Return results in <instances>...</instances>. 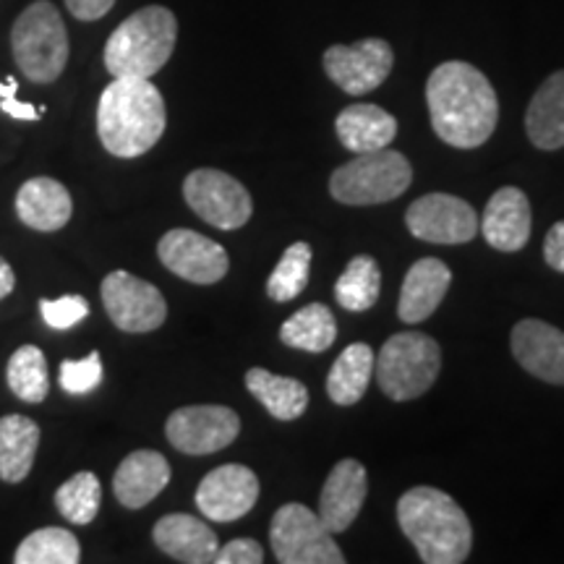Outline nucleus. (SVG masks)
I'll return each mask as SVG.
<instances>
[{"label": "nucleus", "instance_id": "nucleus-37", "mask_svg": "<svg viewBox=\"0 0 564 564\" xmlns=\"http://www.w3.org/2000/svg\"><path fill=\"white\" fill-rule=\"evenodd\" d=\"M544 259L552 270L564 274V220L554 223L544 238Z\"/></svg>", "mask_w": 564, "mask_h": 564}, {"label": "nucleus", "instance_id": "nucleus-6", "mask_svg": "<svg viewBox=\"0 0 564 564\" xmlns=\"http://www.w3.org/2000/svg\"><path fill=\"white\" fill-rule=\"evenodd\" d=\"M11 51L30 82L51 84L58 79L68 63V32L58 9L47 0H37L21 11L11 30Z\"/></svg>", "mask_w": 564, "mask_h": 564}, {"label": "nucleus", "instance_id": "nucleus-18", "mask_svg": "<svg viewBox=\"0 0 564 564\" xmlns=\"http://www.w3.org/2000/svg\"><path fill=\"white\" fill-rule=\"evenodd\" d=\"M369 491V478L366 468L352 457H345L329 470L327 481L319 494V518L329 533H343L358 518Z\"/></svg>", "mask_w": 564, "mask_h": 564}, {"label": "nucleus", "instance_id": "nucleus-40", "mask_svg": "<svg viewBox=\"0 0 564 564\" xmlns=\"http://www.w3.org/2000/svg\"><path fill=\"white\" fill-rule=\"evenodd\" d=\"M13 288H17V274H13L11 264L6 262V259H0V301H3L6 295H11Z\"/></svg>", "mask_w": 564, "mask_h": 564}, {"label": "nucleus", "instance_id": "nucleus-15", "mask_svg": "<svg viewBox=\"0 0 564 564\" xmlns=\"http://www.w3.org/2000/svg\"><path fill=\"white\" fill-rule=\"evenodd\" d=\"M259 499V478L246 465H220L202 478L196 507L215 523H232L253 510Z\"/></svg>", "mask_w": 564, "mask_h": 564}, {"label": "nucleus", "instance_id": "nucleus-17", "mask_svg": "<svg viewBox=\"0 0 564 564\" xmlns=\"http://www.w3.org/2000/svg\"><path fill=\"white\" fill-rule=\"evenodd\" d=\"M478 230L484 232L491 249L512 253L531 241L533 215L531 202L518 186H502L486 204L484 217H478Z\"/></svg>", "mask_w": 564, "mask_h": 564}, {"label": "nucleus", "instance_id": "nucleus-35", "mask_svg": "<svg viewBox=\"0 0 564 564\" xmlns=\"http://www.w3.org/2000/svg\"><path fill=\"white\" fill-rule=\"evenodd\" d=\"M42 319L53 329H70L89 314V303L84 295H63V299H42L40 301Z\"/></svg>", "mask_w": 564, "mask_h": 564}, {"label": "nucleus", "instance_id": "nucleus-14", "mask_svg": "<svg viewBox=\"0 0 564 564\" xmlns=\"http://www.w3.org/2000/svg\"><path fill=\"white\" fill-rule=\"evenodd\" d=\"M160 262L181 280L194 285H215L230 270L228 251L212 238L188 228H175L160 238Z\"/></svg>", "mask_w": 564, "mask_h": 564}, {"label": "nucleus", "instance_id": "nucleus-30", "mask_svg": "<svg viewBox=\"0 0 564 564\" xmlns=\"http://www.w3.org/2000/svg\"><path fill=\"white\" fill-rule=\"evenodd\" d=\"M17 564H76L82 560L79 541L66 528H40L17 549Z\"/></svg>", "mask_w": 564, "mask_h": 564}, {"label": "nucleus", "instance_id": "nucleus-9", "mask_svg": "<svg viewBox=\"0 0 564 564\" xmlns=\"http://www.w3.org/2000/svg\"><path fill=\"white\" fill-rule=\"evenodd\" d=\"M183 196L204 223L220 230H238L251 220L253 202L249 188L232 175L202 167L183 181Z\"/></svg>", "mask_w": 564, "mask_h": 564}, {"label": "nucleus", "instance_id": "nucleus-2", "mask_svg": "<svg viewBox=\"0 0 564 564\" xmlns=\"http://www.w3.org/2000/svg\"><path fill=\"white\" fill-rule=\"evenodd\" d=\"M167 110L160 89L150 79H112L97 105V133L116 158H141L162 139Z\"/></svg>", "mask_w": 564, "mask_h": 564}, {"label": "nucleus", "instance_id": "nucleus-4", "mask_svg": "<svg viewBox=\"0 0 564 564\" xmlns=\"http://www.w3.org/2000/svg\"><path fill=\"white\" fill-rule=\"evenodd\" d=\"M178 40V21L165 6H147L131 13L129 19L110 34L105 45V68L112 79L137 76L152 79L171 61Z\"/></svg>", "mask_w": 564, "mask_h": 564}, {"label": "nucleus", "instance_id": "nucleus-13", "mask_svg": "<svg viewBox=\"0 0 564 564\" xmlns=\"http://www.w3.org/2000/svg\"><path fill=\"white\" fill-rule=\"evenodd\" d=\"M392 66V45L379 37H366L356 45H333L324 53V70L348 95H369L382 87Z\"/></svg>", "mask_w": 564, "mask_h": 564}, {"label": "nucleus", "instance_id": "nucleus-3", "mask_svg": "<svg viewBox=\"0 0 564 564\" xmlns=\"http://www.w3.org/2000/svg\"><path fill=\"white\" fill-rule=\"evenodd\" d=\"M398 523L426 564H460L474 546L468 514L434 486H413L398 499Z\"/></svg>", "mask_w": 564, "mask_h": 564}, {"label": "nucleus", "instance_id": "nucleus-22", "mask_svg": "<svg viewBox=\"0 0 564 564\" xmlns=\"http://www.w3.org/2000/svg\"><path fill=\"white\" fill-rule=\"evenodd\" d=\"M337 139L352 154L377 152L390 147L398 137V121L392 112L371 102H356L340 110L335 121Z\"/></svg>", "mask_w": 564, "mask_h": 564}, {"label": "nucleus", "instance_id": "nucleus-28", "mask_svg": "<svg viewBox=\"0 0 564 564\" xmlns=\"http://www.w3.org/2000/svg\"><path fill=\"white\" fill-rule=\"evenodd\" d=\"M335 337L337 319L333 308L324 306V303H308L280 327L282 345L308 352L329 350L335 345Z\"/></svg>", "mask_w": 564, "mask_h": 564}, {"label": "nucleus", "instance_id": "nucleus-11", "mask_svg": "<svg viewBox=\"0 0 564 564\" xmlns=\"http://www.w3.org/2000/svg\"><path fill=\"white\" fill-rule=\"evenodd\" d=\"M165 434L178 453L212 455L238 440L241 419L228 405H186L167 419Z\"/></svg>", "mask_w": 564, "mask_h": 564}, {"label": "nucleus", "instance_id": "nucleus-20", "mask_svg": "<svg viewBox=\"0 0 564 564\" xmlns=\"http://www.w3.org/2000/svg\"><path fill=\"white\" fill-rule=\"evenodd\" d=\"M449 282H453V272H449V267L442 259H419L408 270L403 288H400V319L405 324L426 322L440 308V303L449 291Z\"/></svg>", "mask_w": 564, "mask_h": 564}, {"label": "nucleus", "instance_id": "nucleus-26", "mask_svg": "<svg viewBox=\"0 0 564 564\" xmlns=\"http://www.w3.org/2000/svg\"><path fill=\"white\" fill-rule=\"evenodd\" d=\"M40 447V426L26 415L0 419V478L6 484H21L30 476Z\"/></svg>", "mask_w": 564, "mask_h": 564}, {"label": "nucleus", "instance_id": "nucleus-32", "mask_svg": "<svg viewBox=\"0 0 564 564\" xmlns=\"http://www.w3.org/2000/svg\"><path fill=\"white\" fill-rule=\"evenodd\" d=\"M314 249L306 241H295L288 246L285 253L280 257L278 267H274L270 280H267V295L278 303L295 301L306 291L308 274H312Z\"/></svg>", "mask_w": 564, "mask_h": 564}, {"label": "nucleus", "instance_id": "nucleus-8", "mask_svg": "<svg viewBox=\"0 0 564 564\" xmlns=\"http://www.w3.org/2000/svg\"><path fill=\"white\" fill-rule=\"evenodd\" d=\"M270 544L280 564H345L343 549L306 505H282L272 518Z\"/></svg>", "mask_w": 564, "mask_h": 564}, {"label": "nucleus", "instance_id": "nucleus-7", "mask_svg": "<svg viewBox=\"0 0 564 564\" xmlns=\"http://www.w3.org/2000/svg\"><path fill=\"white\" fill-rule=\"evenodd\" d=\"M413 183V167L403 152L390 147L366 152L337 167L329 178V194L350 207H371L403 196Z\"/></svg>", "mask_w": 564, "mask_h": 564}, {"label": "nucleus", "instance_id": "nucleus-39", "mask_svg": "<svg viewBox=\"0 0 564 564\" xmlns=\"http://www.w3.org/2000/svg\"><path fill=\"white\" fill-rule=\"evenodd\" d=\"M0 110L9 112L11 118H19V121H37L40 118V110L34 108V105L19 102L17 97H3V100H0Z\"/></svg>", "mask_w": 564, "mask_h": 564}, {"label": "nucleus", "instance_id": "nucleus-10", "mask_svg": "<svg viewBox=\"0 0 564 564\" xmlns=\"http://www.w3.org/2000/svg\"><path fill=\"white\" fill-rule=\"evenodd\" d=\"M102 303L105 312L123 333H152L165 324L167 303L152 282L137 278V274L116 270L102 280Z\"/></svg>", "mask_w": 564, "mask_h": 564}, {"label": "nucleus", "instance_id": "nucleus-5", "mask_svg": "<svg viewBox=\"0 0 564 564\" xmlns=\"http://www.w3.org/2000/svg\"><path fill=\"white\" fill-rule=\"evenodd\" d=\"M440 369V343L432 335L408 329V333L392 335L382 345V352L373 364V377L387 398L394 403H408L432 390Z\"/></svg>", "mask_w": 564, "mask_h": 564}, {"label": "nucleus", "instance_id": "nucleus-23", "mask_svg": "<svg viewBox=\"0 0 564 564\" xmlns=\"http://www.w3.org/2000/svg\"><path fill=\"white\" fill-rule=\"evenodd\" d=\"M74 202L68 188L55 178H30L17 194L19 220L40 232H55L70 220Z\"/></svg>", "mask_w": 564, "mask_h": 564}, {"label": "nucleus", "instance_id": "nucleus-12", "mask_svg": "<svg viewBox=\"0 0 564 564\" xmlns=\"http://www.w3.org/2000/svg\"><path fill=\"white\" fill-rule=\"evenodd\" d=\"M405 225L413 238L426 243L457 246L478 236V215L468 202L453 194H426L405 212Z\"/></svg>", "mask_w": 564, "mask_h": 564}, {"label": "nucleus", "instance_id": "nucleus-1", "mask_svg": "<svg viewBox=\"0 0 564 564\" xmlns=\"http://www.w3.org/2000/svg\"><path fill=\"white\" fill-rule=\"evenodd\" d=\"M432 129L455 150H476L499 123V100L491 82L465 61L436 66L426 84Z\"/></svg>", "mask_w": 564, "mask_h": 564}, {"label": "nucleus", "instance_id": "nucleus-31", "mask_svg": "<svg viewBox=\"0 0 564 564\" xmlns=\"http://www.w3.org/2000/svg\"><path fill=\"white\" fill-rule=\"evenodd\" d=\"M6 379H9L11 392L24 400V403H42L47 392H51L45 352L37 345H21L11 356Z\"/></svg>", "mask_w": 564, "mask_h": 564}, {"label": "nucleus", "instance_id": "nucleus-38", "mask_svg": "<svg viewBox=\"0 0 564 564\" xmlns=\"http://www.w3.org/2000/svg\"><path fill=\"white\" fill-rule=\"evenodd\" d=\"M66 6L76 19L97 21L116 6V0H66Z\"/></svg>", "mask_w": 564, "mask_h": 564}, {"label": "nucleus", "instance_id": "nucleus-16", "mask_svg": "<svg viewBox=\"0 0 564 564\" xmlns=\"http://www.w3.org/2000/svg\"><path fill=\"white\" fill-rule=\"evenodd\" d=\"M514 361L546 384L564 387V333L541 319H520L512 327Z\"/></svg>", "mask_w": 564, "mask_h": 564}, {"label": "nucleus", "instance_id": "nucleus-29", "mask_svg": "<svg viewBox=\"0 0 564 564\" xmlns=\"http://www.w3.org/2000/svg\"><path fill=\"white\" fill-rule=\"evenodd\" d=\"M382 291V272L373 257H352L335 282V299L348 312H369Z\"/></svg>", "mask_w": 564, "mask_h": 564}, {"label": "nucleus", "instance_id": "nucleus-27", "mask_svg": "<svg viewBox=\"0 0 564 564\" xmlns=\"http://www.w3.org/2000/svg\"><path fill=\"white\" fill-rule=\"evenodd\" d=\"M246 387L267 408V413L278 421L301 419L308 408L306 384L293 377H280V373L267 369H251L246 373Z\"/></svg>", "mask_w": 564, "mask_h": 564}, {"label": "nucleus", "instance_id": "nucleus-34", "mask_svg": "<svg viewBox=\"0 0 564 564\" xmlns=\"http://www.w3.org/2000/svg\"><path fill=\"white\" fill-rule=\"evenodd\" d=\"M100 382H102V358L97 350H91L87 358H79V361L61 364V387L68 394H87Z\"/></svg>", "mask_w": 564, "mask_h": 564}, {"label": "nucleus", "instance_id": "nucleus-36", "mask_svg": "<svg viewBox=\"0 0 564 564\" xmlns=\"http://www.w3.org/2000/svg\"><path fill=\"white\" fill-rule=\"evenodd\" d=\"M264 549L253 539H236L223 549H217L215 564H262Z\"/></svg>", "mask_w": 564, "mask_h": 564}, {"label": "nucleus", "instance_id": "nucleus-33", "mask_svg": "<svg viewBox=\"0 0 564 564\" xmlns=\"http://www.w3.org/2000/svg\"><path fill=\"white\" fill-rule=\"evenodd\" d=\"M102 502V486L91 470H82V474L70 476L66 484L55 491V507L68 523L74 525H89L97 518Z\"/></svg>", "mask_w": 564, "mask_h": 564}, {"label": "nucleus", "instance_id": "nucleus-25", "mask_svg": "<svg viewBox=\"0 0 564 564\" xmlns=\"http://www.w3.org/2000/svg\"><path fill=\"white\" fill-rule=\"evenodd\" d=\"M377 352L369 343H352L345 348L333 364L327 377V394L335 405L350 408L361 403L373 377Z\"/></svg>", "mask_w": 564, "mask_h": 564}, {"label": "nucleus", "instance_id": "nucleus-19", "mask_svg": "<svg viewBox=\"0 0 564 564\" xmlns=\"http://www.w3.org/2000/svg\"><path fill=\"white\" fill-rule=\"evenodd\" d=\"M171 484V463L154 449H137L118 465L112 491L126 510H141Z\"/></svg>", "mask_w": 564, "mask_h": 564}, {"label": "nucleus", "instance_id": "nucleus-21", "mask_svg": "<svg viewBox=\"0 0 564 564\" xmlns=\"http://www.w3.org/2000/svg\"><path fill=\"white\" fill-rule=\"evenodd\" d=\"M152 539L160 552L186 564L215 562L217 549H220L217 533L194 514H165L154 523Z\"/></svg>", "mask_w": 564, "mask_h": 564}, {"label": "nucleus", "instance_id": "nucleus-41", "mask_svg": "<svg viewBox=\"0 0 564 564\" xmlns=\"http://www.w3.org/2000/svg\"><path fill=\"white\" fill-rule=\"evenodd\" d=\"M17 89H19L17 79L0 82V100H3V97H17Z\"/></svg>", "mask_w": 564, "mask_h": 564}, {"label": "nucleus", "instance_id": "nucleus-24", "mask_svg": "<svg viewBox=\"0 0 564 564\" xmlns=\"http://www.w3.org/2000/svg\"><path fill=\"white\" fill-rule=\"evenodd\" d=\"M525 131L531 144L539 150L554 152L564 147V68L554 70L535 89L525 110Z\"/></svg>", "mask_w": 564, "mask_h": 564}]
</instances>
